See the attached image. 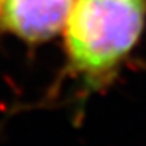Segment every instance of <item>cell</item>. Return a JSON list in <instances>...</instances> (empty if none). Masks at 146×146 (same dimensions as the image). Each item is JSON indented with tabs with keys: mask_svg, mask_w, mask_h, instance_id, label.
<instances>
[{
	"mask_svg": "<svg viewBox=\"0 0 146 146\" xmlns=\"http://www.w3.org/2000/svg\"><path fill=\"white\" fill-rule=\"evenodd\" d=\"M146 31V0H75L62 27V78L84 104L118 79Z\"/></svg>",
	"mask_w": 146,
	"mask_h": 146,
	"instance_id": "6da1fadb",
	"label": "cell"
},
{
	"mask_svg": "<svg viewBox=\"0 0 146 146\" xmlns=\"http://www.w3.org/2000/svg\"><path fill=\"white\" fill-rule=\"evenodd\" d=\"M75 0H5L0 28L30 45L61 34Z\"/></svg>",
	"mask_w": 146,
	"mask_h": 146,
	"instance_id": "7a4b0ae2",
	"label": "cell"
},
{
	"mask_svg": "<svg viewBox=\"0 0 146 146\" xmlns=\"http://www.w3.org/2000/svg\"><path fill=\"white\" fill-rule=\"evenodd\" d=\"M3 2H5V0H0V19H2V9H3Z\"/></svg>",
	"mask_w": 146,
	"mask_h": 146,
	"instance_id": "3957f363",
	"label": "cell"
}]
</instances>
